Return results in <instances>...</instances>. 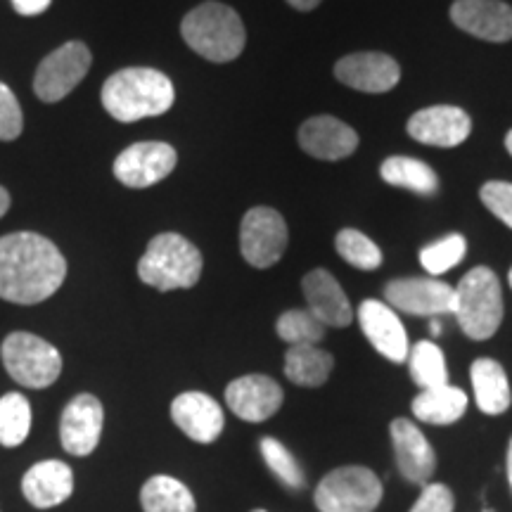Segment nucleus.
<instances>
[{
  "label": "nucleus",
  "instance_id": "obj_1",
  "mask_svg": "<svg viewBox=\"0 0 512 512\" xmlns=\"http://www.w3.org/2000/svg\"><path fill=\"white\" fill-rule=\"evenodd\" d=\"M67 261L53 242L38 233L0 238V299L12 304H41L60 290Z\"/></svg>",
  "mask_w": 512,
  "mask_h": 512
},
{
  "label": "nucleus",
  "instance_id": "obj_2",
  "mask_svg": "<svg viewBox=\"0 0 512 512\" xmlns=\"http://www.w3.org/2000/svg\"><path fill=\"white\" fill-rule=\"evenodd\" d=\"M102 107L121 124L159 117L169 112L176 100L174 83L150 67H128L112 74L102 86Z\"/></svg>",
  "mask_w": 512,
  "mask_h": 512
},
{
  "label": "nucleus",
  "instance_id": "obj_3",
  "mask_svg": "<svg viewBox=\"0 0 512 512\" xmlns=\"http://www.w3.org/2000/svg\"><path fill=\"white\" fill-rule=\"evenodd\" d=\"M181 34L190 50L216 64L233 62L247 43L245 24L238 12L214 0L197 5L183 17Z\"/></svg>",
  "mask_w": 512,
  "mask_h": 512
},
{
  "label": "nucleus",
  "instance_id": "obj_4",
  "mask_svg": "<svg viewBox=\"0 0 512 512\" xmlns=\"http://www.w3.org/2000/svg\"><path fill=\"white\" fill-rule=\"evenodd\" d=\"M202 252L178 233H162L150 240L138 261V278L159 292L190 290L200 283Z\"/></svg>",
  "mask_w": 512,
  "mask_h": 512
},
{
  "label": "nucleus",
  "instance_id": "obj_5",
  "mask_svg": "<svg viewBox=\"0 0 512 512\" xmlns=\"http://www.w3.org/2000/svg\"><path fill=\"white\" fill-rule=\"evenodd\" d=\"M453 316L470 339H489L503 323V294L496 273L486 266L472 268L456 287Z\"/></svg>",
  "mask_w": 512,
  "mask_h": 512
},
{
  "label": "nucleus",
  "instance_id": "obj_6",
  "mask_svg": "<svg viewBox=\"0 0 512 512\" xmlns=\"http://www.w3.org/2000/svg\"><path fill=\"white\" fill-rule=\"evenodd\" d=\"M0 356L12 380L27 389H46L62 373L60 351L31 332H12L5 337Z\"/></svg>",
  "mask_w": 512,
  "mask_h": 512
},
{
  "label": "nucleus",
  "instance_id": "obj_7",
  "mask_svg": "<svg viewBox=\"0 0 512 512\" xmlns=\"http://www.w3.org/2000/svg\"><path fill=\"white\" fill-rule=\"evenodd\" d=\"M313 501L320 512H373L382 501V482L368 467H337L318 484Z\"/></svg>",
  "mask_w": 512,
  "mask_h": 512
},
{
  "label": "nucleus",
  "instance_id": "obj_8",
  "mask_svg": "<svg viewBox=\"0 0 512 512\" xmlns=\"http://www.w3.org/2000/svg\"><path fill=\"white\" fill-rule=\"evenodd\" d=\"M91 50L86 43L69 41L53 50L46 60L38 64L34 76V93L43 102H60L86 79L91 69Z\"/></svg>",
  "mask_w": 512,
  "mask_h": 512
},
{
  "label": "nucleus",
  "instance_id": "obj_9",
  "mask_svg": "<svg viewBox=\"0 0 512 512\" xmlns=\"http://www.w3.org/2000/svg\"><path fill=\"white\" fill-rule=\"evenodd\" d=\"M287 223L271 207L249 209L240 226V252L254 268H271L287 249Z\"/></svg>",
  "mask_w": 512,
  "mask_h": 512
},
{
  "label": "nucleus",
  "instance_id": "obj_10",
  "mask_svg": "<svg viewBox=\"0 0 512 512\" xmlns=\"http://www.w3.org/2000/svg\"><path fill=\"white\" fill-rule=\"evenodd\" d=\"M384 297L392 309L408 316H444L453 313L456 287L437 278H399L387 283Z\"/></svg>",
  "mask_w": 512,
  "mask_h": 512
},
{
  "label": "nucleus",
  "instance_id": "obj_11",
  "mask_svg": "<svg viewBox=\"0 0 512 512\" xmlns=\"http://www.w3.org/2000/svg\"><path fill=\"white\" fill-rule=\"evenodd\" d=\"M178 155L169 143H136L114 159V176L126 188H150L176 169Z\"/></svg>",
  "mask_w": 512,
  "mask_h": 512
},
{
  "label": "nucleus",
  "instance_id": "obj_12",
  "mask_svg": "<svg viewBox=\"0 0 512 512\" xmlns=\"http://www.w3.org/2000/svg\"><path fill=\"white\" fill-rule=\"evenodd\" d=\"M105 411L93 394H79L64 406L60 420V439L64 451L72 456H88L100 444Z\"/></svg>",
  "mask_w": 512,
  "mask_h": 512
},
{
  "label": "nucleus",
  "instance_id": "obj_13",
  "mask_svg": "<svg viewBox=\"0 0 512 512\" xmlns=\"http://www.w3.org/2000/svg\"><path fill=\"white\" fill-rule=\"evenodd\" d=\"M451 19L465 34L489 43H505L512 38V8L503 0H456Z\"/></svg>",
  "mask_w": 512,
  "mask_h": 512
},
{
  "label": "nucleus",
  "instance_id": "obj_14",
  "mask_svg": "<svg viewBox=\"0 0 512 512\" xmlns=\"http://www.w3.org/2000/svg\"><path fill=\"white\" fill-rule=\"evenodd\" d=\"M358 323L377 354L389 358L392 363L406 361L408 351H411L408 335L392 306L377 302V299H366L358 306Z\"/></svg>",
  "mask_w": 512,
  "mask_h": 512
},
{
  "label": "nucleus",
  "instance_id": "obj_15",
  "mask_svg": "<svg viewBox=\"0 0 512 512\" xmlns=\"http://www.w3.org/2000/svg\"><path fill=\"white\" fill-rule=\"evenodd\" d=\"M226 403L240 420L264 422L283 406V389L266 375H245L228 384Z\"/></svg>",
  "mask_w": 512,
  "mask_h": 512
},
{
  "label": "nucleus",
  "instance_id": "obj_16",
  "mask_svg": "<svg viewBox=\"0 0 512 512\" xmlns=\"http://www.w3.org/2000/svg\"><path fill=\"white\" fill-rule=\"evenodd\" d=\"M335 76L361 93H387L399 83L401 67L384 53H354L335 64Z\"/></svg>",
  "mask_w": 512,
  "mask_h": 512
},
{
  "label": "nucleus",
  "instance_id": "obj_17",
  "mask_svg": "<svg viewBox=\"0 0 512 512\" xmlns=\"http://www.w3.org/2000/svg\"><path fill=\"white\" fill-rule=\"evenodd\" d=\"M470 131L472 121L467 112L453 105L427 107L408 119V136L432 147H456L470 138Z\"/></svg>",
  "mask_w": 512,
  "mask_h": 512
},
{
  "label": "nucleus",
  "instance_id": "obj_18",
  "mask_svg": "<svg viewBox=\"0 0 512 512\" xmlns=\"http://www.w3.org/2000/svg\"><path fill=\"white\" fill-rule=\"evenodd\" d=\"M392 444L401 475L411 484H430L437 470V453L425 434L418 430V425L406 418H396L392 422Z\"/></svg>",
  "mask_w": 512,
  "mask_h": 512
},
{
  "label": "nucleus",
  "instance_id": "obj_19",
  "mask_svg": "<svg viewBox=\"0 0 512 512\" xmlns=\"http://www.w3.org/2000/svg\"><path fill=\"white\" fill-rule=\"evenodd\" d=\"M299 145L306 155L323 159V162H339L356 152L358 133L335 117H311L299 128Z\"/></svg>",
  "mask_w": 512,
  "mask_h": 512
},
{
  "label": "nucleus",
  "instance_id": "obj_20",
  "mask_svg": "<svg viewBox=\"0 0 512 512\" xmlns=\"http://www.w3.org/2000/svg\"><path fill=\"white\" fill-rule=\"evenodd\" d=\"M171 418H174L178 430L197 444L216 441L221 437L223 425H226L219 403L202 392H185L176 396L171 403Z\"/></svg>",
  "mask_w": 512,
  "mask_h": 512
},
{
  "label": "nucleus",
  "instance_id": "obj_21",
  "mask_svg": "<svg viewBox=\"0 0 512 512\" xmlns=\"http://www.w3.org/2000/svg\"><path fill=\"white\" fill-rule=\"evenodd\" d=\"M302 290L309 311L325 328H347L351 320H354L349 297L344 294L335 275L325 271V268H316V271L306 273L302 280Z\"/></svg>",
  "mask_w": 512,
  "mask_h": 512
},
{
  "label": "nucleus",
  "instance_id": "obj_22",
  "mask_svg": "<svg viewBox=\"0 0 512 512\" xmlns=\"http://www.w3.org/2000/svg\"><path fill=\"white\" fill-rule=\"evenodd\" d=\"M74 491L72 467L62 460L36 463L22 479V494L38 510L55 508L67 501Z\"/></svg>",
  "mask_w": 512,
  "mask_h": 512
},
{
  "label": "nucleus",
  "instance_id": "obj_23",
  "mask_svg": "<svg viewBox=\"0 0 512 512\" xmlns=\"http://www.w3.org/2000/svg\"><path fill=\"white\" fill-rule=\"evenodd\" d=\"M470 377L479 411L486 415H501L508 411L512 394L508 375H505L501 363L494 358H477L470 368Z\"/></svg>",
  "mask_w": 512,
  "mask_h": 512
},
{
  "label": "nucleus",
  "instance_id": "obj_24",
  "mask_svg": "<svg viewBox=\"0 0 512 512\" xmlns=\"http://www.w3.org/2000/svg\"><path fill=\"white\" fill-rule=\"evenodd\" d=\"M411 408L415 418L427 425H453L467 411V396L463 389L444 384V387L422 389Z\"/></svg>",
  "mask_w": 512,
  "mask_h": 512
},
{
  "label": "nucleus",
  "instance_id": "obj_25",
  "mask_svg": "<svg viewBox=\"0 0 512 512\" xmlns=\"http://www.w3.org/2000/svg\"><path fill=\"white\" fill-rule=\"evenodd\" d=\"M332 356L318 349V344H297L285 354V375L299 387H320L332 373Z\"/></svg>",
  "mask_w": 512,
  "mask_h": 512
},
{
  "label": "nucleus",
  "instance_id": "obj_26",
  "mask_svg": "<svg viewBox=\"0 0 512 512\" xmlns=\"http://www.w3.org/2000/svg\"><path fill=\"white\" fill-rule=\"evenodd\" d=\"M384 183L394 188H406L418 195H434L439 190V176L430 164L413 157H389L380 166Z\"/></svg>",
  "mask_w": 512,
  "mask_h": 512
},
{
  "label": "nucleus",
  "instance_id": "obj_27",
  "mask_svg": "<svg viewBox=\"0 0 512 512\" xmlns=\"http://www.w3.org/2000/svg\"><path fill=\"white\" fill-rule=\"evenodd\" d=\"M140 503L145 512H197L195 498L188 486L169 475L147 479L140 491Z\"/></svg>",
  "mask_w": 512,
  "mask_h": 512
},
{
  "label": "nucleus",
  "instance_id": "obj_28",
  "mask_svg": "<svg viewBox=\"0 0 512 512\" xmlns=\"http://www.w3.org/2000/svg\"><path fill=\"white\" fill-rule=\"evenodd\" d=\"M408 366H411V377L420 389H434L448 384L446 358L434 342H418L408 351Z\"/></svg>",
  "mask_w": 512,
  "mask_h": 512
},
{
  "label": "nucleus",
  "instance_id": "obj_29",
  "mask_svg": "<svg viewBox=\"0 0 512 512\" xmlns=\"http://www.w3.org/2000/svg\"><path fill=\"white\" fill-rule=\"evenodd\" d=\"M31 430V406L27 396L10 392L0 396V444L15 448L24 444Z\"/></svg>",
  "mask_w": 512,
  "mask_h": 512
},
{
  "label": "nucleus",
  "instance_id": "obj_30",
  "mask_svg": "<svg viewBox=\"0 0 512 512\" xmlns=\"http://www.w3.org/2000/svg\"><path fill=\"white\" fill-rule=\"evenodd\" d=\"M335 247L337 254L342 256L347 264L361 268V271H375V268H380L382 264V249L377 247L368 235H363L361 230H339L335 238Z\"/></svg>",
  "mask_w": 512,
  "mask_h": 512
},
{
  "label": "nucleus",
  "instance_id": "obj_31",
  "mask_svg": "<svg viewBox=\"0 0 512 512\" xmlns=\"http://www.w3.org/2000/svg\"><path fill=\"white\" fill-rule=\"evenodd\" d=\"M275 332L290 347H297V344H318L325 337V325L309 309H292L278 318Z\"/></svg>",
  "mask_w": 512,
  "mask_h": 512
},
{
  "label": "nucleus",
  "instance_id": "obj_32",
  "mask_svg": "<svg viewBox=\"0 0 512 512\" xmlns=\"http://www.w3.org/2000/svg\"><path fill=\"white\" fill-rule=\"evenodd\" d=\"M467 252V242L463 235L453 233L446 235L432 245L420 249V264L430 275H441L446 271H451L453 266H458L463 261V256Z\"/></svg>",
  "mask_w": 512,
  "mask_h": 512
},
{
  "label": "nucleus",
  "instance_id": "obj_33",
  "mask_svg": "<svg viewBox=\"0 0 512 512\" xmlns=\"http://www.w3.org/2000/svg\"><path fill=\"white\" fill-rule=\"evenodd\" d=\"M259 448H261V456H264V460H266L268 470H271L273 475L280 479V482H283L285 486H290V489H302L304 486L302 467H299L297 458H294L278 439L264 437L261 439Z\"/></svg>",
  "mask_w": 512,
  "mask_h": 512
},
{
  "label": "nucleus",
  "instance_id": "obj_34",
  "mask_svg": "<svg viewBox=\"0 0 512 512\" xmlns=\"http://www.w3.org/2000/svg\"><path fill=\"white\" fill-rule=\"evenodd\" d=\"M24 131V117L22 107H19V100L15 93L0 81V140L10 143V140H17Z\"/></svg>",
  "mask_w": 512,
  "mask_h": 512
},
{
  "label": "nucleus",
  "instance_id": "obj_35",
  "mask_svg": "<svg viewBox=\"0 0 512 512\" xmlns=\"http://www.w3.org/2000/svg\"><path fill=\"white\" fill-rule=\"evenodd\" d=\"M479 197H482L484 207L489 209L498 221H503L505 226L512 228V183H484V188L479 190Z\"/></svg>",
  "mask_w": 512,
  "mask_h": 512
},
{
  "label": "nucleus",
  "instance_id": "obj_36",
  "mask_svg": "<svg viewBox=\"0 0 512 512\" xmlns=\"http://www.w3.org/2000/svg\"><path fill=\"white\" fill-rule=\"evenodd\" d=\"M453 494L444 484H425L411 512H453Z\"/></svg>",
  "mask_w": 512,
  "mask_h": 512
},
{
  "label": "nucleus",
  "instance_id": "obj_37",
  "mask_svg": "<svg viewBox=\"0 0 512 512\" xmlns=\"http://www.w3.org/2000/svg\"><path fill=\"white\" fill-rule=\"evenodd\" d=\"M50 3H53V0H12V8L24 17H36L43 15V12L50 8Z\"/></svg>",
  "mask_w": 512,
  "mask_h": 512
},
{
  "label": "nucleus",
  "instance_id": "obj_38",
  "mask_svg": "<svg viewBox=\"0 0 512 512\" xmlns=\"http://www.w3.org/2000/svg\"><path fill=\"white\" fill-rule=\"evenodd\" d=\"M285 3L299 12H311V10H316L323 0H285Z\"/></svg>",
  "mask_w": 512,
  "mask_h": 512
},
{
  "label": "nucleus",
  "instance_id": "obj_39",
  "mask_svg": "<svg viewBox=\"0 0 512 512\" xmlns=\"http://www.w3.org/2000/svg\"><path fill=\"white\" fill-rule=\"evenodd\" d=\"M8 209H10V192L5 188H0V219L8 214Z\"/></svg>",
  "mask_w": 512,
  "mask_h": 512
},
{
  "label": "nucleus",
  "instance_id": "obj_40",
  "mask_svg": "<svg viewBox=\"0 0 512 512\" xmlns=\"http://www.w3.org/2000/svg\"><path fill=\"white\" fill-rule=\"evenodd\" d=\"M508 482L512 486V441H510V448H508Z\"/></svg>",
  "mask_w": 512,
  "mask_h": 512
},
{
  "label": "nucleus",
  "instance_id": "obj_41",
  "mask_svg": "<svg viewBox=\"0 0 512 512\" xmlns=\"http://www.w3.org/2000/svg\"><path fill=\"white\" fill-rule=\"evenodd\" d=\"M430 330H432V335H439L441 332V325L437 323V320H432V325H430Z\"/></svg>",
  "mask_w": 512,
  "mask_h": 512
},
{
  "label": "nucleus",
  "instance_id": "obj_42",
  "mask_svg": "<svg viewBox=\"0 0 512 512\" xmlns=\"http://www.w3.org/2000/svg\"><path fill=\"white\" fill-rule=\"evenodd\" d=\"M505 147H508V152L512 155V131L505 136Z\"/></svg>",
  "mask_w": 512,
  "mask_h": 512
},
{
  "label": "nucleus",
  "instance_id": "obj_43",
  "mask_svg": "<svg viewBox=\"0 0 512 512\" xmlns=\"http://www.w3.org/2000/svg\"><path fill=\"white\" fill-rule=\"evenodd\" d=\"M508 280H510V287H512V268H510V275H508Z\"/></svg>",
  "mask_w": 512,
  "mask_h": 512
},
{
  "label": "nucleus",
  "instance_id": "obj_44",
  "mask_svg": "<svg viewBox=\"0 0 512 512\" xmlns=\"http://www.w3.org/2000/svg\"><path fill=\"white\" fill-rule=\"evenodd\" d=\"M252 512H266V510H252Z\"/></svg>",
  "mask_w": 512,
  "mask_h": 512
}]
</instances>
